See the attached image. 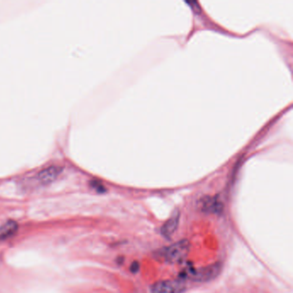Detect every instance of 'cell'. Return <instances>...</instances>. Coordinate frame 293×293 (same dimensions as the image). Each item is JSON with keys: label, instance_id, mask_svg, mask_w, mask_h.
<instances>
[{"label": "cell", "instance_id": "obj_6", "mask_svg": "<svg viewBox=\"0 0 293 293\" xmlns=\"http://www.w3.org/2000/svg\"><path fill=\"white\" fill-rule=\"evenodd\" d=\"M18 231V225L14 220H8L0 226V241L12 237Z\"/></svg>", "mask_w": 293, "mask_h": 293}, {"label": "cell", "instance_id": "obj_8", "mask_svg": "<svg viewBox=\"0 0 293 293\" xmlns=\"http://www.w3.org/2000/svg\"><path fill=\"white\" fill-rule=\"evenodd\" d=\"M91 185L99 193H103L105 191V187H103V184L99 182V181H97V180L91 181Z\"/></svg>", "mask_w": 293, "mask_h": 293}, {"label": "cell", "instance_id": "obj_4", "mask_svg": "<svg viewBox=\"0 0 293 293\" xmlns=\"http://www.w3.org/2000/svg\"><path fill=\"white\" fill-rule=\"evenodd\" d=\"M63 168L60 166L52 165L40 171L37 175V179L43 185H48L55 181L59 177V176L61 174Z\"/></svg>", "mask_w": 293, "mask_h": 293}, {"label": "cell", "instance_id": "obj_2", "mask_svg": "<svg viewBox=\"0 0 293 293\" xmlns=\"http://www.w3.org/2000/svg\"><path fill=\"white\" fill-rule=\"evenodd\" d=\"M222 268L220 263L209 265L204 268H187L180 274V280H191L195 282H206L215 279Z\"/></svg>", "mask_w": 293, "mask_h": 293}, {"label": "cell", "instance_id": "obj_3", "mask_svg": "<svg viewBox=\"0 0 293 293\" xmlns=\"http://www.w3.org/2000/svg\"><path fill=\"white\" fill-rule=\"evenodd\" d=\"M186 284L182 280H169L155 283L151 287L152 293H183Z\"/></svg>", "mask_w": 293, "mask_h": 293}, {"label": "cell", "instance_id": "obj_5", "mask_svg": "<svg viewBox=\"0 0 293 293\" xmlns=\"http://www.w3.org/2000/svg\"><path fill=\"white\" fill-rule=\"evenodd\" d=\"M179 220H180V213L178 211H176L162 227V235L166 238H170L171 235H173L176 231L177 230Z\"/></svg>", "mask_w": 293, "mask_h": 293}, {"label": "cell", "instance_id": "obj_1", "mask_svg": "<svg viewBox=\"0 0 293 293\" xmlns=\"http://www.w3.org/2000/svg\"><path fill=\"white\" fill-rule=\"evenodd\" d=\"M190 249L187 240H181L174 244L161 248L155 253V259L168 263H176L187 256Z\"/></svg>", "mask_w": 293, "mask_h": 293}, {"label": "cell", "instance_id": "obj_7", "mask_svg": "<svg viewBox=\"0 0 293 293\" xmlns=\"http://www.w3.org/2000/svg\"><path fill=\"white\" fill-rule=\"evenodd\" d=\"M202 209L208 213L219 214L224 209L222 202L217 200L216 198H207L205 199L202 203Z\"/></svg>", "mask_w": 293, "mask_h": 293}, {"label": "cell", "instance_id": "obj_9", "mask_svg": "<svg viewBox=\"0 0 293 293\" xmlns=\"http://www.w3.org/2000/svg\"><path fill=\"white\" fill-rule=\"evenodd\" d=\"M130 269H131V272H132V273H133V274H135V273H137V272H138V271L139 270V263H138L137 261H134V262H132V266H131V268H130Z\"/></svg>", "mask_w": 293, "mask_h": 293}]
</instances>
